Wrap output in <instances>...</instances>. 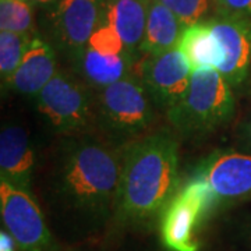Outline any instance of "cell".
I'll return each instance as SVG.
<instances>
[{
    "instance_id": "cell-1",
    "label": "cell",
    "mask_w": 251,
    "mask_h": 251,
    "mask_svg": "<svg viewBox=\"0 0 251 251\" xmlns=\"http://www.w3.org/2000/svg\"><path fill=\"white\" fill-rule=\"evenodd\" d=\"M179 187V145L168 131L144 135L122 151L116 215L144 222L156 214Z\"/></svg>"
},
{
    "instance_id": "cell-2",
    "label": "cell",
    "mask_w": 251,
    "mask_h": 251,
    "mask_svg": "<svg viewBox=\"0 0 251 251\" xmlns=\"http://www.w3.org/2000/svg\"><path fill=\"white\" fill-rule=\"evenodd\" d=\"M120 169L122 152L90 135H73L56 165L54 190L73 209L106 216L116 202Z\"/></svg>"
},
{
    "instance_id": "cell-3",
    "label": "cell",
    "mask_w": 251,
    "mask_h": 251,
    "mask_svg": "<svg viewBox=\"0 0 251 251\" xmlns=\"http://www.w3.org/2000/svg\"><path fill=\"white\" fill-rule=\"evenodd\" d=\"M234 113L232 85L216 69L194 70L186 94L166 110L183 135H204L227 123Z\"/></svg>"
},
{
    "instance_id": "cell-4",
    "label": "cell",
    "mask_w": 251,
    "mask_h": 251,
    "mask_svg": "<svg viewBox=\"0 0 251 251\" xmlns=\"http://www.w3.org/2000/svg\"><path fill=\"white\" fill-rule=\"evenodd\" d=\"M221 206L219 200L202 176L193 173L162 208L159 233L169 251H198L197 230Z\"/></svg>"
},
{
    "instance_id": "cell-5",
    "label": "cell",
    "mask_w": 251,
    "mask_h": 251,
    "mask_svg": "<svg viewBox=\"0 0 251 251\" xmlns=\"http://www.w3.org/2000/svg\"><path fill=\"white\" fill-rule=\"evenodd\" d=\"M144 82L127 74L122 80L99 91L97 119L110 137L130 140L151 126L153 109Z\"/></svg>"
},
{
    "instance_id": "cell-6",
    "label": "cell",
    "mask_w": 251,
    "mask_h": 251,
    "mask_svg": "<svg viewBox=\"0 0 251 251\" xmlns=\"http://www.w3.org/2000/svg\"><path fill=\"white\" fill-rule=\"evenodd\" d=\"M36 108L56 133L82 134L95 120L90 87L67 73L57 72L36 95Z\"/></svg>"
},
{
    "instance_id": "cell-7",
    "label": "cell",
    "mask_w": 251,
    "mask_h": 251,
    "mask_svg": "<svg viewBox=\"0 0 251 251\" xmlns=\"http://www.w3.org/2000/svg\"><path fill=\"white\" fill-rule=\"evenodd\" d=\"M1 221L17 243L20 251H48L52 236L42 211L28 190L0 181Z\"/></svg>"
},
{
    "instance_id": "cell-8",
    "label": "cell",
    "mask_w": 251,
    "mask_h": 251,
    "mask_svg": "<svg viewBox=\"0 0 251 251\" xmlns=\"http://www.w3.org/2000/svg\"><path fill=\"white\" fill-rule=\"evenodd\" d=\"M105 13V0H59L50 13L56 45L74 59L87 48Z\"/></svg>"
},
{
    "instance_id": "cell-9",
    "label": "cell",
    "mask_w": 251,
    "mask_h": 251,
    "mask_svg": "<svg viewBox=\"0 0 251 251\" xmlns=\"http://www.w3.org/2000/svg\"><path fill=\"white\" fill-rule=\"evenodd\" d=\"M212 188L221 205L251 198V155L216 151L194 171Z\"/></svg>"
},
{
    "instance_id": "cell-10",
    "label": "cell",
    "mask_w": 251,
    "mask_h": 251,
    "mask_svg": "<svg viewBox=\"0 0 251 251\" xmlns=\"http://www.w3.org/2000/svg\"><path fill=\"white\" fill-rule=\"evenodd\" d=\"M191 66L177 48L150 54L143 63V82L151 98L166 110L187 91L191 80Z\"/></svg>"
},
{
    "instance_id": "cell-11",
    "label": "cell",
    "mask_w": 251,
    "mask_h": 251,
    "mask_svg": "<svg viewBox=\"0 0 251 251\" xmlns=\"http://www.w3.org/2000/svg\"><path fill=\"white\" fill-rule=\"evenodd\" d=\"M208 23L222 52V62L218 72L232 88L240 87L251 67V20L215 16Z\"/></svg>"
},
{
    "instance_id": "cell-12",
    "label": "cell",
    "mask_w": 251,
    "mask_h": 251,
    "mask_svg": "<svg viewBox=\"0 0 251 251\" xmlns=\"http://www.w3.org/2000/svg\"><path fill=\"white\" fill-rule=\"evenodd\" d=\"M34 165L35 156L27 131L21 126H4L0 133L1 180L29 191Z\"/></svg>"
},
{
    "instance_id": "cell-13",
    "label": "cell",
    "mask_w": 251,
    "mask_h": 251,
    "mask_svg": "<svg viewBox=\"0 0 251 251\" xmlns=\"http://www.w3.org/2000/svg\"><path fill=\"white\" fill-rule=\"evenodd\" d=\"M56 54L50 44L39 36H32L23 62L18 66L7 88L21 95L36 97L56 74Z\"/></svg>"
},
{
    "instance_id": "cell-14",
    "label": "cell",
    "mask_w": 251,
    "mask_h": 251,
    "mask_svg": "<svg viewBox=\"0 0 251 251\" xmlns=\"http://www.w3.org/2000/svg\"><path fill=\"white\" fill-rule=\"evenodd\" d=\"M150 3L151 0H105L103 17L116 29L130 60L143 44Z\"/></svg>"
},
{
    "instance_id": "cell-15",
    "label": "cell",
    "mask_w": 251,
    "mask_h": 251,
    "mask_svg": "<svg viewBox=\"0 0 251 251\" xmlns=\"http://www.w3.org/2000/svg\"><path fill=\"white\" fill-rule=\"evenodd\" d=\"M73 62L78 72V78L88 87L102 90L126 77L131 60L123 54L99 53L87 46L73 59Z\"/></svg>"
},
{
    "instance_id": "cell-16",
    "label": "cell",
    "mask_w": 251,
    "mask_h": 251,
    "mask_svg": "<svg viewBox=\"0 0 251 251\" xmlns=\"http://www.w3.org/2000/svg\"><path fill=\"white\" fill-rule=\"evenodd\" d=\"M183 29L184 27L171 9L158 0H151L140 52L150 56L177 48Z\"/></svg>"
},
{
    "instance_id": "cell-17",
    "label": "cell",
    "mask_w": 251,
    "mask_h": 251,
    "mask_svg": "<svg viewBox=\"0 0 251 251\" xmlns=\"http://www.w3.org/2000/svg\"><path fill=\"white\" fill-rule=\"evenodd\" d=\"M177 49L186 56L193 72L200 69H216L222 62L221 46L208 21L184 27Z\"/></svg>"
},
{
    "instance_id": "cell-18",
    "label": "cell",
    "mask_w": 251,
    "mask_h": 251,
    "mask_svg": "<svg viewBox=\"0 0 251 251\" xmlns=\"http://www.w3.org/2000/svg\"><path fill=\"white\" fill-rule=\"evenodd\" d=\"M31 38L29 34H16L10 31L0 32V75L3 85L7 87L23 62Z\"/></svg>"
},
{
    "instance_id": "cell-19",
    "label": "cell",
    "mask_w": 251,
    "mask_h": 251,
    "mask_svg": "<svg viewBox=\"0 0 251 251\" xmlns=\"http://www.w3.org/2000/svg\"><path fill=\"white\" fill-rule=\"evenodd\" d=\"M34 27V13L29 0H1L0 28L16 34H29Z\"/></svg>"
},
{
    "instance_id": "cell-20",
    "label": "cell",
    "mask_w": 251,
    "mask_h": 251,
    "mask_svg": "<svg viewBox=\"0 0 251 251\" xmlns=\"http://www.w3.org/2000/svg\"><path fill=\"white\" fill-rule=\"evenodd\" d=\"M171 9L183 27L201 23L202 18L215 10V0H158Z\"/></svg>"
},
{
    "instance_id": "cell-21",
    "label": "cell",
    "mask_w": 251,
    "mask_h": 251,
    "mask_svg": "<svg viewBox=\"0 0 251 251\" xmlns=\"http://www.w3.org/2000/svg\"><path fill=\"white\" fill-rule=\"evenodd\" d=\"M105 14V13H103ZM91 49L97 50L99 53L103 54H126V48L123 41L120 39V36L116 32V29L102 18V21L99 23L98 28L94 31V34L91 35L88 45Z\"/></svg>"
},
{
    "instance_id": "cell-22",
    "label": "cell",
    "mask_w": 251,
    "mask_h": 251,
    "mask_svg": "<svg viewBox=\"0 0 251 251\" xmlns=\"http://www.w3.org/2000/svg\"><path fill=\"white\" fill-rule=\"evenodd\" d=\"M218 17H251V0H215Z\"/></svg>"
},
{
    "instance_id": "cell-23",
    "label": "cell",
    "mask_w": 251,
    "mask_h": 251,
    "mask_svg": "<svg viewBox=\"0 0 251 251\" xmlns=\"http://www.w3.org/2000/svg\"><path fill=\"white\" fill-rule=\"evenodd\" d=\"M236 236L243 246L251 251V215L242 216L236 224Z\"/></svg>"
},
{
    "instance_id": "cell-24",
    "label": "cell",
    "mask_w": 251,
    "mask_h": 251,
    "mask_svg": "<svg viewBox=\"0 0 251 251\" xmlns=\"http://www.w3.org/2000/svg\"><path fill=\"white\" fill-rule=\"evenodd\" d=\"M17 243L14 237L4 229L0 230V251H17Z\"/></svg>"
},
{
    "instance_id": "cell-25",
    "label": "cell",
    "mask_w": 251,
    "mask_h": 251,
    "mask_svg": "<svg viewBox=\"0 0 251 251\" xmlns=\"http://www.w3.org/2000/svg\"><path fill=\"white\" fill-rule=\"evenodd\" d=\"M242 133L243 137H244V140H246V141L249 143V145L251 147V117L246 122V125L243 126Z\"/></svg>"
},
{
    "instance_id": "cell-26",
    "label": "cell",
    "mask_w": 251,
    "mask_h": 251,
    "mask_svg": "<svg viewBox=\"0 0 251 251\" xmlns=\"http://www.w3.org/2000/svg\"><path fill=\"white\" fill-rule=\"evenodd\" d=\"M31 3H38V4H49L53 1H59V0H29Z\"/></svg>"
}]
</instances>
